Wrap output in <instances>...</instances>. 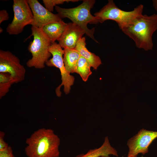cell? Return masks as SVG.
Listing matches in <instances>:
<instances>
[{"label": "cell", "mask_w": 157, "mask_h": 157, "mask_svg": "<svg viewBox=\"0 0 157 157\" xmlns=\"http://www.w3.org/2000/svg\"><path fill=\"white\" fill-rule=\"evenodd\" d=\"M110 155L118 156L117 151L110 145L107 136L99 147L89 150L86 154H82L81 157H110Z\"/></svg>", "instance_id": "4fadbf2b"}, {"label": "cell", "mask_w": 157, "mask_h": 157, "mask_svg": "<svg viewBox=\"0 0 157 157\" xmlns=\"http://www.w3.org/2000/svg\"><path fill=\"white\" fill-rule=\"evenodd\" d=\"M95 2L94 0H85L78 6L72 8H66L56 6L55 9L58 14L62 19L67 18L72 22L78 26L84 31L86 35L98 42L94 36L95 28L90 29L88 24H97L99 23L97 18L91 14L90 10Z\"/></svg>", "instance_id": "3957f363"}, {"label": "cell", "mask_w": 157, "mask_h": 157, "mask_svg": "<svg viewBox=\"0 0 157 157\" xmlns=\"http://www.w3.org/2000/svg\"><path fill=\"white\" fill-rule=\"evenodd\" d=\"M83 154H81L78 156H77L76 157H81L82 155Z\"/></svg>", "instance_id": "cb8c5ba5"}, {"label": "cell", "mask_w": 157, "mask_h": 157, "mask_svg": "<svg viewBox=\"0 0 157 157\" xmlns=\"http://www.w3.org/2000/svg\"><path fill=\"white\" fill-rule=\"evenodd\" d=\"M91 67L88 61L80 56L77 63L76 73L80 75L83 81L86 82L89 76L92 74Z\"/></svg>", "instance_id": "2e32d148"}, {"label": "cell", "mask_w": 157, "mask_h": 157, "mask_svg": "<svg viewBox=\"0 0 157 157\" xmlns=\"http://www.w3.org/2000/svg\"><path fill=\"white\" fill-rule=\"evenodd\" d=\"M31 31L33 39L30 42L28 50L32 57L26 65L28 67L42 69L45 67L46 63L51 56L49 48L51 43L42 29L32 26Z\"/></svg>", "instance_id": "277c9868"}, {"label": "cell", "mask_w": 157, "mask_h": 157, "mask_svg": "<svg viewBox=\"0 0 157 157\" xmlns=\"http://www.w3.org/2000/svg\"><path fill=\"white\" fill-rule=\"evenodd\" d=\"M14 83L10 75L8 73H0V98L8 92L12 85Z\"/></svg>", "instance_id": "e0dca14e"}, {"label": "cell", "mask_w": 157, "mask_h": 157, "mask_svg": "<svg viewBox=\"0 0 157 157\" xmlns=\"http://www.w3.org/2000/svg\"><path fill=\"white\" fill-rule=\"evenodd\" d=\"M4 133L2 131L0 132V151H2L7 149L9 146L4 140Z\"/></svg>", "instance_id": "d6986e66"}, {"label": "cell", "mask_w": 157, "mask_h": 157, "mask_svg": "<svg viewBox=\"0 0 157 157\" xmlns=\"http://www.w3.org/2000/svg\"><path fill=\"white\" fill-rule=\"evenodd\" d=\"M25 152L28 157H59L60 140L53 130L42 128L26 140Z\"/></svg>", "instance_id": "6da1fadb"}, {"label": "cell", "mask_w": 157, "mask_h": 157, "mask_svg": "<svg viewBox=\"0 0 157 157\" xmlns=\"http://www.w3.org/2000/svg\"><path fill=\"white\" fill-rule=\"evenodd\" d=\"M0 157H14L11 147L9 146L6 150L0 151Z\"/></svg>", "instance_id": "ffe728a7"}, {"label": "cell", "mask_w": 157, "mask_h": 157, "mask_svg": "<svg viewBox=\"0 0 157 157\" xmlns=\"http://www.w3.org/2000/svg\"><path fill=\"white\" fill-rule=\"evenodd\" d=\"M13 8L14 17L6 31L10 35H17L22 32L26 26L31 25L33 15L27 0H14Z\"/></svg>", "instance_id": "52a82bcc"}, {"label": "cell", "mask_w": 157, "mask_h": 157, "mask_svg": "<svg viewBox=\"0 0 157 157\" xmlns=\"http://www.w3.org/2000/svg\"><path fill=\"white\" fill-rule=\"evenodd\" d=\"M143 6L140 4L132 10L125 11L118 8L112 0L108 1L107 3L94 15L99 23L111 20L115 22L122 30L132 24L139 16L142 14Z\"/></svg>", "instance_id": "5b68a950"}, {"label": "cell", "mask_w": 157, "mask_h": 157, "mask_svg": "<svg viewBox=\"0 0 157 157\" xmlns=\"http://www.w3.org/2000/svg\"><path fill=\"white\" fill-rule=\"evenodd\" d=\"M3 31V29L1 27H0V33H1Z\"/></svg>", "instance_id": "603a6c76"}, {"label": "cell", "mask_w": 157, "mask_h": 157, "mask_svg": "<svg viewBox=\"0 0 157 157\" xmlns=\"http://www.w3.org/2000/svg\"><path fill=\"white\" fill-rule=\"evenodd\" d=\"M152 2L153 7L157 12V0H153Z\"/></svg>", "instance_id": "7402d4cb"}, {"label": "cell", "mask_w": 157, "mask_h": 157, "mask_svg": "<svg viewBox=\"0 0 157 157\" xmlns=\"http://www.w3.org/2000/svg\"><path fill=\"white\" fill-rule=\"evenodd\" d=\"M86 45L85 38L83 37L78 40L75 49L79 52L81 56L88 61L94 69L97 70L102 64L101 60L99 56L89 51Z\"/></svg>", "instance_id": "7c38bea8"}, {"label": "cell", "mask_w": 157, "mask_h": 157, "mask_svg": "<svg viewBox=\"0 0 157 157\" xmlns=\"http://www.w3.org/2000/svg\"><path fill=\"white\" fill-rule=\"evenodd\" d=\"M26 72L18 57L9 51L0 50V73L9 74L15 83L24 80Z\"/></svg>", "instance_id": "ba28073f"}, {"label": "cell", "mask_w": 157, "mask_h": 157, "mask_svg": "<svg viewBox=\"0 0 157 157\" xmlns=\"http://www.w3.org/2000/svg\"><path fill=\"white\" fill-rule=\"evenodd\" d=\"M67 25V23L61 20L46 25L42 29L49 38L52 44L60 38Z\"/></svg>", "instance_id": "5bb4252c"}, {"label": "cell", "mask_w": 157, "mask_h": 157, "mask_svg": "<svg viewBox=\"0 0 157 157\" xmlns=\"http://www.w3.org/2000/svg\"><path fill=\"white\" fill-rule=\"evenodd\" d=\"M78 0H43V2L45 8L50 11H53L54 7L57 5L62 4L65 2H75L78 1Z\"/></svg>", "instance_id": "ac0fdd59"}, {"label": "cell", "mask_w": 157, "mask_h": 157, "mask_svg": "<svg viewBox=\"0 0 157 157\" xmlns=\"http://www.w3.org/2000/svg\"><path fill=\"white\" fill-rule=\"evenodd\" d=\"M49 51L52 57L47 62L45 65L49 67H56L60 71L62 82L56 89V95L60 97L61 94V87L63 86L64 92L66 94H68L70 92L71 86L74 84L75 79L65 69L63 57L64 50L60 45L56 42L52 43L49 47Z\"/></svg>", "instance_id": "8992f818"}, {"label": "cell", "mask_w": 157, "mask_h": 157, "mask_svg": "<svg viewBox=\"0 0 157 157\" xmlns=\"http://www.w3.org/2000/svg\"><path fill=\"white\" fill-rule=\"evenodd\" d=\"M157 30V15H142L121 30L135 43L136 47L146 51L153 46L152 36Z\"/></svg>", "instance_id": "7a4b0ae2"}, {"label": "cell", "mask_w": 157, "mask_h": 157, "mask_svg": "<svg viewBox=\"0 0 157 157\" xmlns=\"http://www.w3.org/2000/svg\"><path fill=\"white\" fill-rule=\"evenodd\" d=\"M27 0L33 15L32 26L42 29L46 25L62 20L58 14L49 11L37 0Z\"/></svg>", "instance_id": "30bf717a"}, {"label": "cell", "mask_w": 157, "mask_h": 157, "mask_svg": "<svg viewBox=\"0 0 157 157\" xmlns=\"http://www.w3.org/2000/svg\"><path fill=\"white\" fill-rule=\"evenodd\" d=\"M85 33L79 26L72 22L67 24V26L60 38L58 44L64 49L75 48L78 40Z\"/></svg>", "instance_id": "8fae6325"}, {"label": "cell", "mask_w": 157, "mask_h": 157, "mask_svg": "<svg viewBox=\"0 0 157 157\" xmlns=\"http://www.w3.org/2000/svg\"></svg>", "instance_id": "d4e9b609"}, {"label": "cell", "mask_w": 157, "mask_h": 157, "mask_svg": "<svg viewBox=\"0 0 157 157\" xmlns=\"http://www.w3.org/2000/svg\"><path fill=\"white\" fill-rule=\"evenodd\" d=\"M156 138L157 131L141 129L128 141L129 150L127 157H137L139 154L147 153L149 145Z\"/></svg>", "instance_id": "9c48e42d"}, {"label": "cell", "mask_w": 157, "mask_h": 157, "mask_svg": "<svg viewBox=\"0 0 157 157\" xmlns=\"http://www.w3.org/2000/svg\"><path fill=\"white\" fill-rule=\"evenodd\" d=\"M63 61L65 69L70 74L76 73L78 61L80 56L74 49H64Z\"/></svg>", "instance_id": "9a60e30c"}, {"label": "cell", "mask_w": 157, "mask_h": 157, "mask_svg": "<svg viewBox=\"0 0 157 157\" xmlns=\"http://www.w3.org/2000/svg\"><path fill=\"white\" fill-rule=\"evenodd\" d=\"M9 15L7 11L5 10L0 11V24L3 22L9 19Z\"/></svg>", "instance_id": "44dd1931"}]
</instances>
